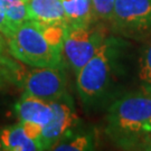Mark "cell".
<instances>
[{
	"mask_svg": "<svg viewBox=\"0 0 151 151\" xmlns=\"http://www.w3.org/2000/svg\"><path fill=\"white\" fill-rule=\"evenodd\" d=\"M125 44L115 37H105L95 55L76 73L80 99L86 106L103 101L121 72Z\"/></svg>",
	"mask_w": 151,
	"mask_h": 151,
	"instance_id": "6da1fadb",
	"label": "cell"
},
{
	"mask_svg": "<svg viewBox=\"0 0 151 151\" xmlns=\"http://www.w3.org/2000/svg\"><path fill=\"white\" fill-rule=\"evenodd\" d=\"M151 119V85H141L115 100L106 113L105 132L116 145L131 149Z\"/></svg>",
	"mask_w": 151,
	"mask_h": 151,
	"instance_id": "7a4b0ae2",
	"label": "cell"
},
{
	"mask_svg": "<svg viewBox=\"0 0 151 151\" xmlns=\"http://www.w3.org/2000/svg\"><path fill=\"white\" fill-rule=\"evenodd\" d=\"M8 53L12 58L32 67L64 66V54L54 48L36 22H22L7 38Z\"/></svg>",
	"mask_w": 151,
	"mask_h": 151,
	"instance_id": "3957f363",
	"label": "cell"
},
{
	"mask_svg": "<svg viewBox=\"0 0 151 151\" xmlns=\"http://www.w3.org/2000/svg\"><path fill=\"white\" fill-rule=\"evenodd\" d=\"M109 22L114 32L128 38L151 34V0H114Z\"/></svg>",
	"mask_w": 151,
	"mask_h": 151,
	"instance_id": "277c9868",
	"label": "cell"
},
{
	"mask_svg": "<svg viewBox=\"0 0 151 151\" xmlns=\"http://www.w3.org/2000/svg\"><path fill=\"white\" fill-rule=\"evenodd\" d=\"M105 37L103 30L93 27V25H66L63 54L75 74L95 55Z\"/></svg>",
	"mask_w": 151,
	"mask_h": 151,
	"instance_id": "5b68a950",
	"label": "cell"
},
{
	"mask_svg": "<svg viewBox=\"0 0 151 151\" xmlns=\"http://www.w3.org/2000/svg\"><path fill=\"white\" fill-rule=\"evenodd\" d=\"M24 93L53 102L70 97L66 90V77L63 66L32 67L24 70L19 80Z\"/></svg>",
	"mask_w": 151,
	"mask_h": 151,
	"instance_id": "8992f818",
	"label": "cell"
},
{
	"mask_svg": "<svg viewBox=\"0 0 151 151\" xmlns=\"http://www.w3.org/2000/svg\"><path fill=\"white\" fill-rule=\"evenodd\" d=\"M50 104L53 116L48 123L43 127L40 138L44 150H50L57 142L70 134L78 123V116L74 111L70 97L53 101Z\"/></svg>",
	"mask_w": 151,
	"mask_h": 151,
	"instance_id": "52a82bcc",
	"label": "cell"
},
{
	"mask_svg": "<svg viewBox=\"0 0 151 151\" xmlns=\"http://www.w3.org/2000/svg\"><path fill=\"white\" fill-rule=\"evenodd\" d=\"M15 112L19 122H35L42 127H45L53 116L50 102L27 93H22L16 102Z\"/></svg>",
	"mask_w": 151,
	"mask_h": 151,
	"instance_id": "ba28073f",
	"label": "cell"
},
{
	"mask_svg": "<svg viewBox=\"0 0 151 151\" xmlns=\"http://www.w3.org/2000/svg\"><path fill=\"white\" fill-rule=\"evenodd\" d=\"M29 20L43 25H67L60 0H26Z\"/></svg>",
	"mask_w": 151,
	"mask_h": 151,
	"instance_id": "9c48e42d",
	"label": "cell"
},
{
	"mask_svg": "<svg viewBox=\"0 0 151 151\" xmlns=\"http://www.w3.org/2000/svg\"><path fill=\"white\" fill-rule=\"evenodd\" d=\"M0 141L6 151H38L44 150L43 145L30 139L22 129V123L6 127L0 131Z\"/></svg>",
	"mask_w": 151,
	"mask_h": 151,
	"instance_id": "30bf717a",
	"label": "cell"
},
{
	"mask_svg": "<svg viewBox=\"0 0 151 151\" xmlns=\"http://www.w3.org/2000/svg\"><path fill=\"white\" fill-rule=\"evenodd\" d=\"M67 24L78 26H91L97 17L91 0H60Z\"/></svg>",
	"mask_w": 151,
	"mask_h": 151,
	"instance_id": "8fae6325",
	"label": "cell"
},
{
	"mask_svg": "<svg viewBox=\"0 0 151 151\" xmlns=\"http://www.w3.org/2000/svg\"><path fill=\"white\" fill-rule=\"evenodd\" d=\"M95 148L94 138L91 133L68 134L57 142L50 150L57 151H88Z\"/></svg>",
	"mask_w": 151,
	"mask_h": 151,
	"instance_id": "7c38bea8",
	"label": "cell"
},
{
	"mask_svg": "<svg viewBox=\"0 0 151 151\" xmlns=\"http://www.w3.org/2000/svg\"><path fill=\"white\" fill-rule=\"evenodd\" d=\"M1 1L8 19L16 28L19 25H22V22L29 20L25 0H1Z\"/></svg>",
	"mask_w": 151,
	"mask_h": 151,
	"instance_id": "4fadbf2b",
	"label": "cell"
},
{
	"mask_svg": "<svg viewBox=\"0 0 151 151\" xmlns=\"http://www.w3.org/2000/svg\"><path fill=\"white\" fill-rule=\"evenodd\" d=\"M15 58L11 60L7 57L6 54H0V82L5 83L6 81L19 83L20 76L24 68L15 62Z\"/></svg>",
	"mask_w": 151,
	"mask_h": 151,
	"instance_id": "5bb4252c",
	"label": "cell"
},
{
	"mask_svg": "<svg viewBox=\"0 0 151 151\" xmlns=\"http://www.w3.org/2000/svg\"><path fill=\"white\" fill-rule=\"evenodd\" d=\"M138 78L141 85H151V40L141 53L138 68Z\"/></svg>",
	"mask_w": 151,
	"mask_h": 151,
	"instance_id": "9a60e30c",
	"label": "cell"
},
{
	"mask_svg": "<svg viewBox=\"0 0 151 151\" xmlns=\"http://www.w3.org/2000/svg\"><path fill=\"white\" fill-rule=\"evenodd\" d=\"M91 2L97 18L109 22L112 16L114 0H91Z\"/></svg>",
	"mask_w": 151,
	"mask_h": 151,
	"instance_id": "2e32d148",
	"label": "cell"
},
{
	"mask_svg": "<svg viewBox=\"0 0 151 151\" xmlns=\"http://www.w3.org/2000/svg\"><path fill=\"white\" fill-rule=\"evenodd\" d=\"M16 27L10 22V20L8 19V17L6 15L4 6H2V1L0 0V32L7 38H9L11 36V34L15 32Z\"/></svg>",
	"mask_w": 151,
	"mask_h": 151,
	"instance_id": "e0dca14e",
	"label": "cell"
},
{
	"mask_svg": "<svg viewBox=\"0 0 151 151\" xmlns=\"http://www.w3.org/2000/svg\"><path fill=\"white\" fill-rule=\"evenodd\" d=\"M22 125V129L25 131V133L29 137L30 139L37 140L42 143V131H43V127L40 124L35 123V122H20ZM43 145V143H42Z\"/></svg>",
	"mask_w": 151,
	"mask_h": 151,
	"instance_id": "ac0fdd59",
	"label": "cell"
},
{
	"mask_svg": "<svg viewBox=\"0 0 151 151\" xmlns=\"http://www.w3.org/2000/svg\"><path fill=\"white\" fill-rule=\"evenodd\" d=\"M131 150H148L151 151V132L141 134L134 145L131 147Z\"/></svg>",
	"mask_w": 151,
	"mask_h": 151,
	"instance_id": "d6986e66",
	"label": "cell"
},
{
	"mask_svg": "<svg viewBox=\"0 0 151 151\" xmlns=\"http://www.w3.org/2000/svg\"><path fill=\"white\" fill-rule=\"evenodd\" d=\"M8 52V46H7V39L6 37L0 32V54L5 55Z\"/></svg>",
	"mask_w": 151,
	"mask_h": 151,
	"instance_id": "ffe728a7",
	"label": "cell"
},
{
	"mask_svg": "<svg viewBox=\"0 0 151 151\" xmlns=\"http://www.w3.org/2000/svg\"><path fill=\"white\" fill-rule=\"evenodd\" d=\"M0 150H4V148H2V145H1V141H0Z\"/></svg>",
	"mask_w": 151,
	"mask_h": 151,
	"instance_id": "44dd1931",
	"label": "cell"
},
{
	"mask_svg": "<svg viewBox=\"0 0 151 151\" xmlns=\"http://www.w3.org/2000/svg\"><path fill=\"white\" fill-rule=\"evenodd\" d=\"M4 84H5V83H1V82H0V90H1V87H2V85H4Z\"/></svg>",
	"mask_w": 151,
	"mask_h": 151,
	"instance_id": "7402d4cb",
	"label": "cell"
},
{
	"mask_svg": "<svg viewBox=\"0 0 151 151\" xmlns=\"http://www.w3.org/2000/svg\"><path fill=\"white\" fill-rule=\"evenodd\" d=\"M25 1H26V0H25Z\"/></svg>",
	"mask_w": 151,
	"mask_h": 151,
	"instance_id": "603a6c76",
	"label": "cell"
}]
</instances>
